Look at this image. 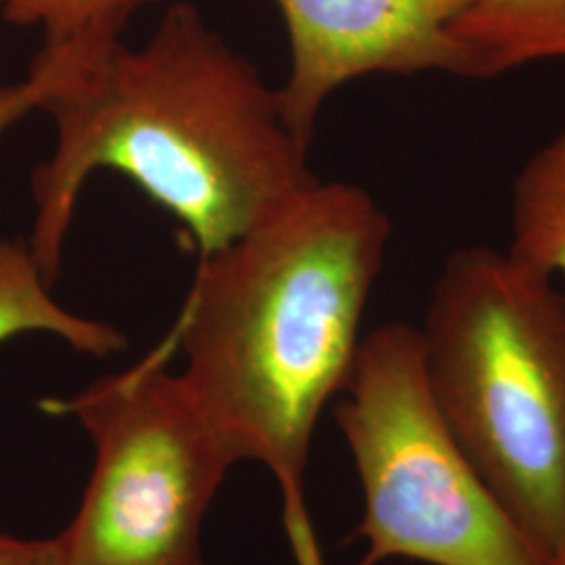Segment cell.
<instances>
[{
	"instance_id": "cell-13",
	"label": "cell",
	"mask_w": 565,
	"mask_h": 565,
	"mask_svg": "<svg viewBox=\"0 0 565 565\" xmlns=\"http://www.w3.org/2000/svg\"><path fill=\"white\" fill-rule=\"evenodd\" d=\"M546 565H565V536L559 546L555 548V553L548 557Z\"/></svg>"
},
{
	"instance_id": "cell-9",
	"label": "cell",
	"mask_w": 565,
	"mask_h": 565,
	"mask_svg": "<svg viewBox=\"0 0 565 565\" xmlns=\"http://www.w3.org/2000/svg\"><path fill=\"white\" fill-rule=\"evenodd\" d=\"M507 254L565 281V121L518 170L509 203Z\"/></svg>"
},
{
	"instance_id": "cell-3",
	"label": "cell",
	"mask_w": 565,
	"mask_h": 565,
	"mask_svg": "<svg viewBox=\"0 0 565 565\" xmlns=\"http://www.w3.org/2000/svg\"><path fill=\"white\" fill-rule=\"evenodd\" d=\"M446 425L545 557L565 536V291L505 252L455 249L419 327Z\"/></svg>"
},
{
	"instance_id": "cell-5",
	"label": "cell",
	"mask_w": 565,
	"mask_h": 565,
	"mask_svg": "<svg viewBox=\"0 0 565 565\" xmlns=\"http://www.w3.org/2000/svg\"><path fill=\"white\" fill-rule=\"evenodd\" d=\"M172 331L141 361L42 408L95 446L81 507L57 536L63 565H203L202 527L235 463L170 371Z\"/></svg>"
},
{
	"instance_id": "cell-11",
	"label": "cell",
	"mask_w": 565,
	"mask_h": 565,
	"mask_svg": "<svg viewBox=\"0 0 565 565\" xmlns=\"http://www.w3.org/2000/svg\"><path fill=\"white\" fill-rule=\"evenodd\" d=\"M57 81V61L41 49L25 81L0 84V139L25 116L39 111Z\"/></svg>"
},
{
	"instance_id": "cell-7",
	"label": "cell",
	"mask_w": 565,
	"mask_h": 565,
	"mask_svg": "<svg viewBox=\"0 0 565 565\" xmlns=\"http://www.w3.org/2000/svg\"><path fill=\"white\" fill-rule=\"evenodd\" d=\"M471 78L565 61V0H478L457 28Z\"/></svg>"
},
{
	"instance_id": "cell-4",
	"label": "cell",
	"mask_w": 565,
	"mask_h": 565,
	"mask_svg": "<svg viewBox=\"0 0 565 565\" xmlns=\"http://www.w3.org/2000/svg\"><path fill=\"white\" fill-rule=\"evenodd\" d=\"M333 415L363 488L356 565H546L446 425L419 327L364 335Z\"/></svg>"
},
{
	"instance_id": "cell-8",
	"label": "cell",
	"mask_w": 565,
	"mask_h": 565,
	"mask_svg": "<svg viewBox=\"0 0 565 565\" xmlns=\"http://www.w3.org/2000/svg\"><path fill=\"white\" fill-rule=\"evenodd\" d=\"M51 289L30 243L0 239V343L23 333H49L97 359L126 350L128 340L116 327L67 310Z\"/></svg>"
},
{
	"instance_id": "cell-1",
	"label": "cell",
	"mask_w": 565,
	"mask_h": 565,
	"mask_svg": "<svg viewBox=\"0 0 565 565\" xmlns=\"http://www.w3.org/2000/svg\"><path fill=\"white\" fill-rule=\"evenodd\" d=\"M42 46L60 65L39 109L55 124V149L32 172L28 243L49 285L97 170L135 182L174 216L200 260L317 179L277 88L193 4H172L139 49L93 36Z\"/></svg>"
},
{
	"instance_id": "cell-12",
	"label": "cell",
	"mask_w": 565,
	"mask_h": 565,
	"mask_svg": "<svg viewBox=\"0 0 565 565\" xmlns=\"http://www.w3.org/2000/svg\"><path fill=\"white\" fill-rule=\"evenodd\" d=\"M0 565H63L60 541H23L0 534Z\"/></svg>"
},
{
	"instance_id": "cell-6",
	"label": "cell",
	"mask_w": 565,
	"mask_h": 565,
	"mask_svg": "<svg viewBox=\"0 0 565 565\" xmlns=\"http://www.w3.org/2000/svg\"><path fill=\"white\" fill-rule=\"evenodd\" d=\"M478 0H275L289 39L282 116L310 149L327 99L366 76L471 78L457 28Z\"/></svg>"
},
{
	"instance_id": "cell-2",
	"label": "cell",
	"mask_w": 565,
	"mask_h": 565,
	"mask_svg": "<svg viewBox=\"0 0 565 565\" xmlns=\"http://www.w3.org/2000/svg\"><path fill=\"white\" fill-rule=\"evenodd\" d=\"M390 237L369 191L315 179L198 263L170 329L205 422L235 463L258 461L279 486L296 565H324L306 469L324 406L352 375Z\"/></svg>"
},
{
	"instance_id": "cell-10",
	"label": "cell",
	"mask_w": 565,
	"mask_h": 565,
	"mask_svg": "<svg viewBox=\"0 0 565 565\" xmlns=\"http://www.w3.org/2000/svg\"><path fill=\"white\" fill-rule=\"evenodd\" d=\"M166 0H0L2 20L41 28L44 42L74 36L121 41V32L145 7Z\"/></svg>"
}]
</instances>
